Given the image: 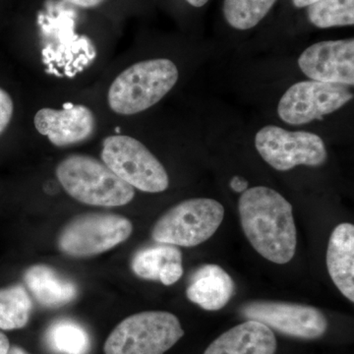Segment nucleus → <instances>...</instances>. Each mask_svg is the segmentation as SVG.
Wrapping results in <instances>:
<instances>
[{
    "label": "nucleus",
    "instance_id": "nucleus-4",
    "mask_svg": "<svg viewBox=\"0 0 354 354\" xmlns=\"http://www.w3.org/2000/svg\"><path fill=\"white\" fill-rule=\"evenodd\" d=\"M184 335L178 318L169 312L146 311L118 324L104 344L106 354H164Z\"/></svg>",
    "mask_w": 354,
    "mask_h": 354
},
{
    "label": "nucleus",
    "instance_id": "nucleus-19",
    "mask_svg": "<svg viewBox=\"0 0 354 354\" xmlns=\"http://www.w3.org/2000/svg\"><path fill=\"white\" fill-rule=\"evenodd\" d=\"M183 262L181 251L174 245L160 244L139 251L132 260V270L137 277L158 281L167 263Z\"/></svg>",
    "mask_w": 354,
    "mask_h": 354
},
{
    "label": "nucleus",
    "instance_id": "nucleus-14",
    "mask_svg": "<svg viewBox=\"0 0 354 354\" xmlns=\"http://www.w3.org/2000/svg\"><path fill=\"white\" fill-rule=\"evenodd\" d=\"M327 268L337 290L354 302V225L344 223L333 230L327 249Z\"/></svg>",
    "mask_w": 354,
    "mask_h": 354
},
{
    "label": "nucleus",
    "instance_id": "nucleus-10",
    "mask_svg": "<svg viewBox=\"0 0 354 354\" xmlns=\"http://www.w3.org/2000/svg\"><path fill=\"white\" fill-rule=\"evenodd\" d=\"M241 314L246 320L258 321L281 334L301 339H316L328 330L322 311L309 305L258 300L242 305Z\"/></svg>",
    "mask_w": 354,
    "mask_h": 354
},
{
    "label": "nucleus",
    "instance_id": "nucleus-29",
    "mask_svg": "<svg viewBox=\"0 0 354 354\" xmlns=\"http://www.w3.org/2000/svg\"><path fill=\"white\" fill-rule=\"evenodd\" d=\"M190 6L194 7H202L208 3L209 0H186Z\"/></svg>",
    "mask_w": 354,
    "mask_h": 354
},
{
    "label": "nucleus",
    "instance_id": "nucleus-28",
    "mask_svg": "<svg viewBox=\"0 0 354 354\" xmlns=\"http://www.w3.org/2000/svg\"><path fill=\"white\" fill-rule=\"evenodd\" d=\"M6 354H31L25 351L24 348H20L18 346H13L9 348L8 351Z\"/></svg>",
    "mask_w": 354,
    "mask_h": 354
},
{
    "label": "nucleus",
    "instance_id": "nucleus-7",
    "mask_svg": "<svg viewBox=\"0 0 354 354\" xmlns=\"http://www.w3.org/2000/svg\"><path fill=\"white\" fill-rule=\"evenodd\" d=\"M132 232V223L124 216L85 214L65 225L58 236V248L70 257H93L127 241Z\"/></svg>",
    "mask_w": 354,
    "mask_h": 354
},
{
    "label": "nucleus",
    "instance_id": "nucleus-9",
    "mask_svg": "<svg viewBox=\"0 0 354 354\" xmlns=\"http://www.w3.org/2000/svg\"><path fill=\"white\" fill-rule=\"evenodd\" d=\"M353 99L348 86L302 81L291 86L279 100L278 114L288 124H307L339 111Z\"/></svg>",
    "mask_w": 354,
    "mask_h": 354
},
{
    "label": "nucleus",
    "instance_id": "nucleus-12",
    "mask_svg": "<svg viewBox=\"0 0 354 354\" xmlns=\"http://www.w3.org/2000/svg\"><path fill=\"white\" fill-rule=\"evenodd\" d=\"M39 133L53 145L69 147L83 143L94 136L97 129L95 114L83 104L67 102L62 109H41L34 118Z\"/></svg>",
    "mask_w": 354,
    "mask_h": 354
},
{
    "label": "nucleus",
    "instance_id": "nucleus-16",
    "mask_svg": "<svg viewBox=\"0 0 354 354\" xmlns=\"http://www.w3.org/2000/svg\"><path fill=\"white\" fill-rule=\"evenodd\" d=\"M24 281L37 301L46 307L62 306L77 295L76 286L50 266H32L26 271Z\"/></svg>",
    "mask_w": 354,
    "mask_h": 354
},
{
    "label": "nucleus",
    "instance_id": "nucleus-3",
    "mask_svg": "<svg viewBox=\"0 0 354 354\" xmlns=\"http://www.w3.org/2000/svg\"><path fill=\"white\" fill-rule=\"evenodd\" d=\"M57 176L70 196L91 206H124L135 196L132 186L91 156L65 158L57 165Z\"/></svg>",
    "mask_w": 354,
    "mask_h": 354
},
{
    "label": "nucleus",
    "instance_id": "nucleus-26",
    "mask_svg": "<svg viewBox=\"0 0 354 354\" xmlns=\"http://www.w3.org/2000/svg\"><path fill=\"white\" fill-rule=\"evenodd\" d=\"M10 348L8 339L3 333L0 332V354H6Z\"/></svg>",
    "mask_w": 354,
    "mask_h": 354
},
{
    "label": "nucleus",
    "instance_id": "nucleus-18",
    "mask_svg": "<svg viewBox=\"0 0 354 354\" xmlns=\"http://www.w3.org/2000/svg\"><path fill=\"white\" fill-rule=\"evenodd\" d=\"M277 0H223V16L241 31L252 29L271 11Z\"/></svg>",
    "mask_w": 354,
    "mask_h": 354
},
{
    "label": "nucleus",
    "instance_id": "nucleus-27",
    "mask_svg": "<svg viewBox=\"0 0 354 354\" xmlns=\"http://www.w3.org/2000/svg\"><path fill=\"white\" fill-rule=\"evenodd\" d=\"M318 1L320 0H292V3L297 8H304V7H308Z\"/></svg>",
    "mask_w": 354,
    "mask_h": 354
},
{
    "label": "nucleus",
    "instance_id": "nucleus-24",
    "mask_svg": "<svg viewBox=\"0 0 354 354\" xmlns=\"http://www.w3.org/2000/svg\"><path fill=\"white\" fill-rule=\"evenodd\" d=\"M67 3L72 4L80 8H94V7L100 6L102 2L106 0H64Z\"/></svg>",
    "mask_w": 354,
    "mask_h": 354
},
{
    "label": "nucleus",
    "instance_id": "nucleus-23",
    "mask_svg": "<svg viewBox=\"0 0 354 354\" xmlns=\"http://www.w3.org/2000/svg\"><path fill=\"white\" fill-rule=\"evenodd\" d=\"M183 276V262H171L165 266L160 272L158 281L165 286H171L176 283Z\"/></svg>",
    "mask_w": 354,
    "mask_h": 354
},
{
    "label": "nucleus",
    "instance_id": "nucleus-1",
    "mask_svg": "<svg viewBox=\"0 0 354 354\" xmlns=\"http://www.w3.org/2000/svg\"><path fill=\"white\" fill-rule=\"evenodd\" d=\"M244 234L265 259L283 265L295 257L297 232L292 205L276 190L265 186L249 188L239 202Z\"/></svg>",
    "mask_w": 354,
    "mask_h": 354
},
{
    "label": "nucleus",
    "instance_id": "nucleus-2",
    "mask_svg": "<svg viewBox=\"0 0 354 354\" xmlns=\"http://www.w3.org/2000/svg\"><path fill=\"white\" fill-rule=\"evenodd\" d=\"M178 77L176 65L165 58L133 64L111 84L108 95L109 108L122 115L145 111L171 92Z\"/></svg>",
    "mask_w": 354,
    "mask_h": 354
},
{
    "label": "nucleus",
    "instance_id": "nucleus-21",
    "mask_svg": "<svg viewBox=\"0 0 354 354\" xmlns=\"http://www.w3.org/2000/svg\"><path fill=\"white\" fill-rule=\"evenodd\" d=\"M311 24L320 29L354 24V0H320L307 7Z\"/></svg>",
    "mask_w": 354,
    "mask_h": 354
},
{
    "label": "nucleus",
    "instance_id": "nucleus-6",
    "mask_svg": "<svg viewBox=\"0 0 354 354\" xmlns=\"http://www.w3.org/2000/svg\"><path fill=\"white\" fill-rule=\"evenodd\" d=\"M102 162L133 188L148 193L164 192L169 177L164 165L139 140L113 135L104 140Z\"/></svg>",
    "mask_w": 354,
    "mask_h": 354
},
{
    "label": "nucleus",
    "instance_id": "nucleus-8",
    "mask_svg": "<svg viewBox=\"0 0 354 354\" xmlns=\"http://www.w3.org/2000/svg\"><path fill=\"white\" fill-rule=\"evenodd\" d=\"M255 147L263 160L279 171L298 165L321 167L328 160L327 148L318 135L288 131L274 125H267L256 133Z\"/></svg>",
    "mask_w": 354,
    "mask_h": 354
},
{
    "label": "nucleus",
    "instance_id": "nucleus-11",
    "mask_svg": "<svg viewBox=\"0 0 354 354\" xmlns=\"http://www.w3.org/2000/svg\"><path fill=\"white\" fill-rule=\"evenodd\" d=\"M298 66L311 80L353 86L354 39L312 44L300 55Z\"/></svg>",
    "mask_w": 354,
    "mask_h": 354
},
{
    "label": "nucleus",
    "instance_id": "nucleus-5",
    "mask_svg": "<svg viewBox=\"0 0 354 354\" xmlns=\"http://www.w3.org/2000/svg\"><path fill=\"white\" fill-rule=\"evenodd\" d=\"M225 218V208L209 198H193L179 203L158 218L152 230L153 241L193 247L216 234Z\"/></svg>",
    "mask_w": 354,
    "mask_h": 354
},
{
    "label": "nucleus",
    "instance_id": "nucleus-25",
    "mask_svg": "<svg viewBox=\"0 0 354 354\" xmlns=\"http://www.w3.org/2000/svg\"><path fill=\"white\" fill-rule=\"evenodd\" d=\"M230 186H232V189L235 191V192L243 193L244 191L247 190V186H248V183L245 179L242 178V177L235 176L230 181Z\"/></svg>",
    "mask_w": 354,
    "mask_h": 354
},
{
    "label": "nucleus",
    "instance_id": "nucleus-17",
    "mask_svg": "<svg viewBox=\"0 0 354 354\" xmlns=\"http://www.w3.org/2000/svg\"><path fill=\"white\" fill-rule=\"evenodd\" d=\"M32 309V299L24 286L0 288V329H22L29 322Z\"/></svg>",
    "mask_w": 354,
    "mask_h": 354
},
{
    "label": "nucleus",
    "instance_id": "nucleus-22",
    "mask_svg": "<svg viewBox=\"0 0 354 354\" xmlns=\"http://www.w3.org/2000/svg\"><path fill=\"white\" fill-rule=\"evenodd\" d=\"M14 104L10 95L0 88V135L4 132L12 120Z\"/></svg>",
    "mask_w": 354,
    "mask_h": 354
},
{
    "label": "nucleus",
    "instance_id": "nucleus-13",
    "mask_svg": "<svg viewBox=\"0 0 354 354\" xmlns=\"http://www.w3.org/2000/svg\"><path fill=\"white\" fill-rule=\"evenodd\" d=\"M276 335L258 321L247 320L221 335L204 354H274Z\"/></svg>",
    "mask_w": 354,
    "mask_h": 354
},
{
    "label": "nucleus",
    "instance_id": "nucleus-20",
    "mask_svg": "<svg viewBox=\"0 0 354 354\" xmlns=\"http://www.w3.org/2000/svg\"><path fill=\"white\" fill-rule=\"evenodd\" d=\"M46 339L51 348L62 354H87L90 349L88 333L73 321L60 320L53 324Z\"/></svg>",
    "mask_w": 354,
    "mask_h": 354
},
{
    "label": "nucleus",
    "instance_id": "nucleus-15",
    "mask_svg": "<svg viewBox=\"0 0 354 354\" xmlns=\"http://www.w3.org/2000/svg\"><path fill=\"white\" fill-rule=\"evenodd\" d=\"M234 281L218 265H204L192 276L186 297L208 311L223 308L234 295Z\"/></svg>",
    "mask_w": 354,
    "mask_h": 354
}]
</instances>
